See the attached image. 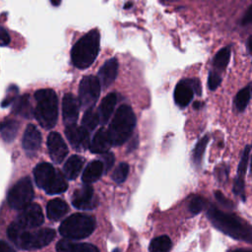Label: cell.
<instances>
[{
  "mask_svg": "<svg viewBox=\"0 0 252 252\" xmlns=\"http://www.w3.org/2000/svg\"><path fill=\"white\" fill-rule=\"evenodd\" d=\"M7 234L17 247L25 250H33L49 244L55 236V231L52 228H38L28 231L14 221L9 225Z\"/></svg>",
  "mask_w": 252,
  "mask_h": 252,
  "instance_id": "1",
  "label": "cell"
},
{
  "mask_svg": "<svg viewBox=\"0 0 252 252\" xmlns=\"http://www.w3.org/2000/svg\"><path fill=\"white\" fill-rule=\"evenodd\" d=\"M207 216L211 222L224 234L235 239L251 242V227L241 219L234 215L223 213L215 207H211L208 210Z\"/></svg>",
  "mask_w": 252,
  "mask_h": 252,
  "instance_id": "2",
  "label": "cell"
},
{
  "mask_svg": "<svg viewBox=\"0 0 252 252\" xmlns=\"http://www.w3.org/2000/svg\"><path fill=\"white\" fill-rule=\"evenodd\" d=\"M99 32L92 30L83 35L72 47L71 59L78 69L89 68L95 60L99 51Z\"/></svg>",
  "mask_w": 252,
  "mask_h": 252,
  "instance_id": "3",
  "label": "cell"
},
{
  "mask_svg": "<svg viewBox=\"0 0 252 252\" xmlns=\"http://www.w3.org/2000/svg\"><path fill=\"white\" fill-rule=\"evenodd\" d=\"M36 106L34 117L44 129L55 126L58 118V98L51 89H41L34 93Z\"/></svg>",
  "mask_w": 252,
  "mask_h": 252,
  "instance_id": "4",
  "label": "cell"
},
{
  "mask_svg": "<svg viewBox=\"0 0 252 252\" xmlns=\"http://www.w3.org/2000/svg\"><path fill=\"white\" fill-rule=\"evenodd\" d=\"M136 125V115L129 105H121L115 112L107 133L111 146L124 144L132 135Z\"/></svg>",
  "mask_w": 252,
  "mask_h": 252,
  "instance_id": "5",
  "label": "cell"
},
{
  "mask_svg": "<svg viewBox=\"0 0 252 252\" xmlns=\"http://www.w3.org/2000/svg\"><path fill=\"white\" fill-rule=\"evenodd\" d=\"M33 176L36 185L50 195L62 193L68 187L62 173L47 162L38 163L33 169Z\"/></svg>",
  "mask_w": 252,
  "mask_h": 252,
  "instance_id": "6",
  "label": "cell"
},
{
  "mask_svg": "<svg viewBox=\"0 0 252 252\" xmlns=\"http://www.w3.org/2000/svg\"><path fill=\"white\" fill-rule=\"evenodd\" d=\"M94 226L95 220L93 217L74 214L62 221L59 226V232L65 238L82 239L91 235Z\"/></svg>",
  "mask_w": 252,
  "mask_h": 252,
  "instance_id": "7",
  "label": "cell"
},
{
  "mask_svg": "<svg viewBox=\"0 0 252 252\" xmlns=\"http://www.w3.org/2000/svg\"><path fill=\"white\" fill-rule=\"evenodd\" d=\"M33 198V188L29 177L20 179L8 192L7 201L9 206L15 210H23L31 204Z\"/></svg>",
  "mask_w": 252,
  "mask_h": 252,
  "instance_id": "8",
  "label": "cell"
},
{
  "mask_svg": "<svg viewBox=\"0 0 252 252\" xmlns=\"http://www.w3.org/2000/svg\"><path fill=\"white\" fill-rule=\"evenodd\" d=\"M100 94V85L97 77L90 75L82 79L79 86V102L85 109L92 108L97 101Z\"/></svg>",
  "mask_w": 252,
  "mask_h": 252,
  "instance_id": "9",
  "label": "cell"
},
{
  "mask_svg": "<svg viewBox=\"0 0 252 252\" xmlns=\"http://www.w3.org/2000/svg\"><path fill=\"white\" fill-rule=\"evenodd\" d=\"M43 214L41 208L37 204H30L23 209L18 216L16 222L23 228H35L42 224Z\"/></svg>",
  "mask_w": 252,
  "mask_h": 252,
  "instance_id": "10",
  "label": "cell"
},
{
  "mask_svg": "<svg viewBox=\"0 0 252 252\" xmlns=\"http://www.w3.org/2000/svg\"><path fill=\"white\" fill-rule=\"evenodd\" d=\"M72 204L80 210H91L97 206V199L94 197V189L91 185L86 184L76 189L73 193Z\"/></svg>",
  "mask_w": 252,
  "mask_h": 252,
  "instance_id": "11",
  "label": "cell"
},
{
  "mask_svg": "<svg viewBox=\"0 0 252 252\" xmlns=\"http://www.w3.org/2000/svg\"><path fill=\"white\" fill-rule=\"evenodd\" d=\"M47 149L50 158L55 163H60L68 154V148L61 135L57 132H51L47 137Z\"/></svg>",
  "mask_w": 252,
  "mask_h": 252,
  "instance_id": "12",
  "label": "cell"
},
{
  "mask_svg": "<svg viewBox=\"0 0 252 252\" xmlns=\"http://www.w3.org/2000/svg\"><path fill=\"white\" fill-rule=\"evenodd\" d=\"M65 135L71 146L76 150H85L90 146L89 131L83 126H78L76 124L66 126Z\"/></svg>",
  "mask_w": 252,
  "mask_h": 252,
  "instance_id": "13",
  "label": "cell"
},
{
  "mask_svg": "<svg viewBox=\"0 0 252 252\" xmlns=\"http://www.w3.org/2000/svg\"><path fill=\"white\" fill-rule=\"evenodd\" d=\"M62 116L66 126L76 124L79 116V103L75 96L67 94L62 99Z\"/></svg>",
  "mask_w": 252,
  "mask_h": 252,
  "instance_id": "14",
  "label": "cell"
},
{
  "mask_svg": "<svg viewBox=\"0 0 252 252\" xmlns=\"http://www.w3.org/2000/svg\"><path fill=\"white\" fill-rule=\"evenodd\" d=\"M22 145L24 150L28 155H33L37 152L41 145V134L37 130V128L32 125L29 124L25 130Z\"/></svg>",
  "mask_w": 252,
  "mask_h": 252,
  "instance_id": "15",
  "label": "cell"
},
{
  "mask_svg": "<svg viewBox=\"0 0 252 252\" xmlns=\"http://www.w3.org/2000/svg\"><path fill=\"white\" fill-rule=\"evenodd\" d=\"M118 73V62L115 58L108 59L98 71V82L100 87H109L116 79Z\"/></svg>",
  "mask_w": 252,
  "mask_h": 252,
  "instance_id": "16",
  "label": "cell"
},
{
  "mask_svg": "<svg viewBox=\"0 0 252 252\" xmlns=\"http://www.w3.org/2000/svg\"><path fill=\"white\" fill-rule=\"evenodd\" d=\"M193 94L190 80H182L175 87L174 100L180 107H185L193 98Z\"/></svg>",
  "mask_w": 252,
  "mask_h": 252,
  "instance_id": "17",
  "label": "cell"
},
{
  "mask_svg": "<svg viewBox=\"0 0 252 252\" xmlns=\"http://www.w3.org/2000/svg\"><path fill=\"white\" fill-rule=\"evenodd\" d=\"M111 146L107 130L100 128L94 136L92 142L90 143V150L94 154H104L108 152L109 147Z\"/></svg>",
  "mask_w": 252,
  "mask_h": 252,
  "instance_id": "18",
  "label": "cell"
},
{
  "mask_svg": "<svg viewBox=\"0 0 252 252\" xmlns=\"http://www.w3.org/2000/svg\"><path fill=\"white\" fill-rule=\"evenodd\" d=\"M57 252H99L98 249L90 243H77L67 239L59 240L56 244Z\"/></svg>",
  "mask_w": 252,
  "mask_h": 252,
  "instance_id": "19",
  "label": "cell"
},
{
  "mask_svg": "<svg viewBox=\"0 0 252 252\" xmlns=\"http://www.w3.org/2000/svg\"><path fill=\"white\" fill-rule=\"evenodd\" d=\"M69 211L67 203L61 199H53L46 205L47 218L51 220H58L63 218Z\"/></svg>",
  "mask_w": 252,
  "mask_h": 252,
  "instance_id": "20",
  "label": "cell"
},
{
  "mask_svg": "<svg viewBox=\"0 0 252 252\" xmlns=\"http://www.w3.org/2000/svg\"><path fill=\"white\" fill-rule=\"evenodd\" d=\"M116 101H117L116 94L111 93V94H108L100 102V105L98 107V117H99V121L102 124H105L108 122L114 110Z\"/></svg>",
  "mask_w": 252,
  "mask_h": 252,
  "instance_id": "21",
  "label": "cell"
},
{
  "mask_svg": "<svg viewBox=\"0 0 252 252\" xmlns=\"http://www.w3.org/2000/svg\"><path fill=\"white\" fill-rule=\"evenodd\" d=\"M103 172V164L101 160H93L85 168L82 180L86 184H90L97 181Z\"/></svg>",
  "mask_w": 252,
  "mask_h": 252,
  "instance_id": "22",
  "label": "cell"
},
{
  "mask_svg": "<svg viewBox=\"0 0 252 252\" xmlns=\"http://www.w3.org/2000/svg\"><path fill=\"white\" fill-rule=\"evenodd\" d=\"M20 123L17 120L6 118L0 123V134L6 143H11L15 140L20 129Z\"/></svg>",
  "mask_w": 252,
  "mask_h": 252,
  "instance_id": "23",
  "label": "cell"
},
{
  "mask_svg": "<svg viewBox=\"0 0 252 252\" xmlns=\"http://www.w3.org/2000/svg\"><path fill=\"white\" fill-rule=\"evenodd\" d=\"M84 158L77 155L69 158L63 166V172L65 176L70 180L75 179L79 175L84 165Z\"/></svg>",
  "mask_w": 252,
  "mask_h": 252,
  "instance_id": "24",
  "label": "cell"
},
{
  "mask_svg": "<svg viewBox=\"0 0 252 252\" xmlns=\"http://www.w3.org/2000/svg\"><path fill=\"white\" fill-rule=\"evenodd\" d=\"M14 112L25 118H31L32 114V108L30 101L29 94H23L15 100Z\"/></svg>",
  "mask_w": 252,
  "mask_h": 252,
  "instance_id": "25",
  "label": "cell"
},
{
  "mask_svg": "<svg viewBox=\"0 0 252 252\" xmlns=\"http://www.w3.org/2000/svg\"><path fill=\"white\" fill-rule=\"evenodd\" d=\"M171 240L167 235H161L154 238L151 243L149 250L150 252H168L171 248Z\"/></svg>",
  "mask_w": 252,
  "mask_h": 252,
  "instance_id": "26",
  "label": "cell"
},
{
  "mask_svg": "<svg viewBox=\"0 0 252 252\" xmlns=\"http://www.w3.org/2000/svg\"><path fill=\"white\" fill-rule=\"evenodd\" d=\"M251 97V85H247L241 89L234 98V106L238 111H244Z\"/></svg>",
  "mask_w": 252,
  "mask_h": 252,
  "instance_id": "27",
  "label": "cell"
},
{
  "mask_svg": "<svg viewBox=\"0 0 252 252\" xmlns=\"http://www.w3.org/2000/svg\"><path fill=\"white\" fill-rule=\"evenodd\" d=\"M99 123V117L98 114L94 111L92 108L87 109L83 119H82V125L87 131H93Z\"/></svg>",
  "mask_w": 252,
  "mask_h": 252,
  "instance_id": "28",
  "label": "cell"
},
{
  "mask_svg": "<svg viewBox=\"0 0 252 252\" xmlns=\"http://www.w3.org/2000/svg\"><path fill=\"white\" fill-rule=\"evenodd\" d=\"M229 58H230V47L226 46L221 48L220 50H219V52L216 54L215 58H214V65L216 68L223 70L228 62H229Z\"/></svg>",
  "mask_w": 252,
  "mask_h": 252,
  "instance_id": "29",
  "label": "cell"
},
{
  "mask_svg": "<svg viewBox=\"0 0 252 252\" xmlns=\"http://www.w3.org/2000/svg\"><path fill=\"white\" fill-rule=\"evenodd\" d=\"M208 142H209V136L206 135L196 144V147L193 152V160L196 164H199L201 162Z\"/></svg>",
  "mask_w": 252,
  "mask_h": 252,
  "instance_id": "30",
  "label": "cell"
},
{
  "mask_svg": "<svg viewBox=\"0 0 252 252\" xmlns=\"http://www.w3.org/2000/svg\"><path fill=\"white\" fill-rule=\"evenodd\" d=\"M249 155H250V146L247 145L243 151L241 159L239 161V165L237 169V177H236V179L238 180H243V176L245 175V171H246L248 160H249Z\"/></svg>",
  "mask_w": 252,
  "mask_h": 252,
  "instance_id": "31",
  "label": "cell"
},
{
  "mask_svg": "<svg viewBox=\"0 0 252 252\" xmlns=\"http://www.w3.org/2000/svg\"><path fill=\"white\" fill-rule=\"evenodd\" d=\"M129 173V165L126 162H121L113 171L112 179L116 183H122L125 181Z\"/></svg>",
  "mask_w": 252,
  "mask_h": 252,
  "instance_id": "32",
  "label": "cell"
},
{
  "mask_svg": "<svg viewBox=\"0 0 252 252\" xmlns=\"http://www.w3.org/2000/svg\"><path fill=\"white\" fill-rule=\"evenodd\" d=\"M18 88L15 85H11L8 90H7V94L5 98L3 99V101L1 102V106L2 107H7L9 106L13 101L16 100V97L18 95Z\"/></svg>",
  "mask_w": 252,
  "mask_h": 252,
  "instance_id": "33",
  "label": "cell"
},
{
  "mask_svg": "<svg viewBox=\"0 0 252 252\" xmlns=\"http://www.w3.org/2000/svg\"><path fill=\"white\" fill-rule=\"evenodd\" d=\"M205 207V201L200 196H195L191 199L189 203V211L192 214H199Z\"/></svg>",
  "mask_w": 252,
  "mask_h": 252,
  "instance_id": "34",
  "label": "cell"
},
{
  "mask_svg": "<svg viewBox=\"0 0 252 252\" xmlns=\"http://www.w3.org/2000/svg\"><path fill=\"white\" fill-rule=\"evenodd\" d=\"M220 82H221V79L217 73L210 72L209 79H208V86L211 91H215L220 85Z\"/></svg>",
  "mask_w": 252,
  "mask_h": 252,
  "instance_id": "35",
  "label": "cell"
},
{
  "mask_svg": "<svg viewBox=\"0 0 252 252\" xmlns=\"http://www.w3.org/2000/svg\"><path fill=\"white\" fill-rule=\"evenodd\" d=\"M102 164H103V169L105 171H108L112 165H113V162H114V156L112 153H104L102 154V160H101Z\"/></svg>",
  "mask_w": 252,
  "mask_h": 252,
  "instance_id": "36",
  "label": "cell"
},
{
  "mask_svg": "<svg viewBox=\"0 0 252 252\" xmlns=\"http://www.w3.org/2000/svg\"><path fill=\"white\" fill-rule=\"evenodd\" d=\"M10 35L7 31L0 25V46H6L10 43Z\"/></svg>",
  "mask_w": 252,
  "mask_h": 252,
  "instance_id": "37",
  "label": "cell"
},
{
  "mask_svg": "<svg viewBox=\"0 0 252 252\" xmlns=\"http://www.w3.org/2000/svg\"><path fill=\"white\" fill-rule=\"evenodd\" d=\"M215 196H216V199L220 203V205H222V206H224V207H227V208H232L233 206H232V203L229 201V200H227L223 195H222V193H220V191H216L215 192Z\"/></svg>",
  "mask_w": 252,
  "mask_h": 252,
  "instance_id": "38",
  "label": "cell"
},
{
  "mask_svg": "<svg viewBox=\"0 0 252 252\" xmlns=\"http://www.w3.org/2000/svg\"><path fill=\"white\" fill-rule=\"evenodd\" d=\"M0 252H16V251L6 241L0 240Z\"/></svg>",
  "mask_w": 252,
  "mask_h": 252,
  "instance_id": "39",
  "label": "cell"
},
{
  "mask_svg": "<svg viewBox=\"0 0 252 252\" xmlns=\"http://www.w3.org/2000/svg\"><path fill=\"white\" fill-rule=\"evenodd\" d=\"M252 20V12H251V7L248 8V10L245 13V16L242 19V25H248L251 23Z\"/></svg>",
  "mask_w": 252,
  "mask_h": 252,
  "instance_id": "40",
  "label": "cell"
},
{
  "mask_svg": "<svg viewBox=\"0 0 252 252\" xmlns=\"http://www.w3.org/2000/svg\"><path fill=\"white\" fill-rule=\"evenodd\" d=\"M231 252H251V249L250 248H238Z\"/></svg>",
  "mask_w": 252,
  "mask_h": 252,
  "instance_id": "41",
  "label": "cell"
},
{
  "mask_svg": "<svg viewBox=\"0 0 252 252\" xmlns=\"http://www.w3.org/2000/svg\"><path fill=\"white\" fill-rule=\"evenodd\" d=\"M50 2L53 6H59L61 3V0H50Z\"/></svg>",
  "mask_w": 252,
  "mask_h": 252,
  "instance_id": "42",
  "label": "cell"
},
{
  "mask_svg": "<svg viewBox=\"0 0 252 252\" xmlns=\"http://www.w3.org/2000/svg\"><path fill=\"white\" fill-rule=\"evenodd\" d=\"M250 44H251V36H249V37H248V40H247V49H248V52H249V53L251 52Z\"/></svg>",
  "mask_w": 252,
  "mask_h": 252,
  "instance_id": "43",
  "label": "cell"
},
{
  "mask_svg": "<svg viewBox=\"0 0 252 252\" xmlns=\"http://www.w3.org/2000/svg\"><path fill=\"white\" fill-rule=\"evenodd\" d=\"M112 252H121V251H120L119 249H117V248H116V249H114Z\"/></svg>",
  "mask_w": 252,
  "mask_h": 252,
  "instance_id": "44",
  "label": "cell"
}]
</instances>
